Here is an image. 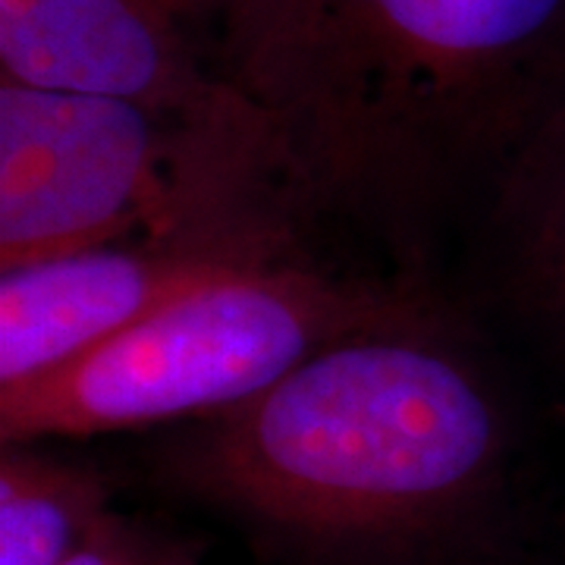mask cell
<instances>
[{
  "label": "cell",
  "instance_id": "obj_5",
  "mask_svg": "<svg viewBox=\"0 0 565 565\" xmlns=\"http://www.w3.org/2000/svg\"><path fill=\"white\" fill-rule=\"evenodd\" d=\"M305 221L264 207L0 270V390L47 377L199 286L305 255Z\"/></svg>",
  "mask_w": 565,
  "mask_h": 565
},
{
  "label": "cell",
  "instance_id": "obj_4",
  "mask_svg": "<svg viewBox=\"0 0 565 565\" xmlns=\"http://www.w3.org/2000/svg\"><path fill=\"white\" fill-rule=\"evenodd\" d=\"M264 207L305 214L233 88L167 107L0 76V270Z\"/></svg>",
  "mask_w": 565,
  "mask_h": 565
},
{
  "label": "cell",
  "instance_id": "obj_3",
  "mask_svg": "<svg viewBox=\"0 0 565 565\" xmlns=\"http://www.w3.org/2000/svg\"><path fill=\"white\" fill-rule=\"evenodd\" d=\"M449 315L424 280H371L308 255L199 286L76 362L0 390V444L177 427L280 384L327 345Z\"/></svg>",
  "mask_w": 565,
  "mask_h": 565
},
{
  "label": "cell",
  "instance_id": "obj_1",
  "mask_svg": "<svg viewBox=\"0 0 565 565\" xmlns=\"http://www.w3.org/2000/svg\"><path fill=\"white\" fill-rule=\"evenodd\" d=\"M525 430L452 315L327 345L167 427L151 478L267 565H522Z\"/></svg>",
  "mask_w": 565,
  "mask_h": 565
},
{
  "label": "cell",
  "instance_id": "obj_6",
  "mask_svg": "<svg viewBox=\"0 0 565 565\" xmlns=\"http://www.w3.org/2000/svg\"><path fill=\"white\" fill-rule=\"evenodd\" d=\"M214 0H0V76L192 107L230 85L211 54Z\"/></svg>",
  "mask_w": 565,
  "mask_h": 565
},
{
  "label": "cell",
  "instance_id": "obj_2",
  "mask_svg": "<svg viewBox=\"0 0 565 565\" xmlns=\"http://www.w3.org/2000/svg\"><path fill=\"white\" fill-rule=\"evenodd\" d=\"M211 54L305 214L424 280L434 230L487 207L565 88V0H214Z\"/></svg>",
  "mask_w": 565,
  "mask_h": 565
},
{
  "label": "cell",
  "instance_id": "obj_8",
  "mask_svg": "<svg viewBox=\"0 0 565 565\" xmlns=\"http://www.w3.org/2000/svg\"><path fill=\"white\" fill-rule=\"evenodd\" d=\"M114 512L104 471L44 444H0V565H63Z\"/></svg>",
  "mask_w": 565,
  "mask_h": 565
},
{
  "label": "cell",
  "instance_id": "obj_10",
  "mask_svg": "<svg viewBox=\"0 0 565 565\" xmlns=\"http://www.w3.org/2000/svg\"><path fill=\"white\" fill-rule=\"evenodd\" d=\"M563 565H565V559H563Z\"/></svg>",
  "mask_w": 565,
  "mask_h": 565
},
{
  "label": "cell",
  "instance_id": "obj_7",
  "mask_svg": "<svg viewBox=\"0 0 565 565\" xmlns=\"http://www.w3.org/2000/svg\"><path fill=\"white\" fill-rule=\"evenodd\" d=\"M505 311L565 374V88L487 202Z\"/></svg>",
  "mask_w": 565,
  "mask_h": 565
},
{
  "label": "cell",
  "instance_id": "obj_9",
  "mask_svg": "<svg viewBox=\"0 0 565 565\" xmlns=\"http://www.w3.org/2000/svg\"><path fill=\"white\" fill-rule=\"evenodd\" d=\"M63 565H202V546L154 522L114 512Z\"/></svg>",
  "mask_w": 565,
  "mask_h": 565
}]
</instances>
